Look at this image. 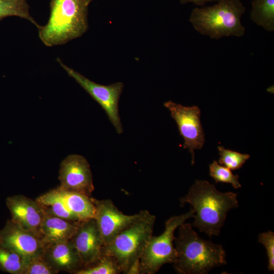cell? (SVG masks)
Instances as JSON below:
<instances>
[{
    "instance_id": "cell-1",
    "label": "cell",
    "mask_w": 274,
    "mask_h": 274,
    "mask_svg": "<svg viewBox=\"0 0 274 274\" xmlns=\"http://www.w3.org/2000/svg\"><path fill=\"white\" fill-rule=\"evenodd\" d=\"M180 206L189 203L194 211L192 225L210 237L220 234L228 211L238 207L237 194L221 192L206 180H197L188 193L180 198Z\"/></svg>"
},
{
    "instance_id": "cell-2",
    "label": "cell",
    "mask_w": 274,
    "mask_h": 274,
    "mask_svg": "<svg viewBox=\"0 0 274 274\" xmlns=\"http://www.w3.org/2000/svg\"><path fill=\"white\" fill-rule=\"evenodd\" d=\"M174 241L177 253L174 267L179 273L207 274L227 263L222 246L200 238L190 223L179 226V235Z\"/></svg>"
},
{
    "instance_id": "cell-3",
    "label": "cell",
    "mask_w": 274,
    "mask_h": 274,
    "mask_svg": "<svg viewBox=\"0 0 274 274\" xmlns=\"http://www.w3.org/2000/svg\"><path fill=\"white\" fill-rule=\"evenodd\" d=\"M155 219L148 211H141L134 221L104 246L102 255L112 257L123 273H139L140 259L152 235Z\"/></svg>"
},
{
    "instance_id": "cell-4",
    "label": "cell",
    "mask_w": 274,
    "mask_h": 274,
    "mask_svg": "<svg viewBox=\"0 0 274 274\" xmlns=\"http://www.w3.org/2000/svg\"><path fill=\"white\" fill-rule=\"evenodd\" d=\"M88 6L86 0H51L48 21L38 27L43 44L61 45L83 35L88 27Z\"/></svg>"
},
{
    "instance_id": "cell-5",
    "label": "cell",
    "mask_w": 274,
    "mask_h": 274,
    "mask_svg": "<svg viewBox=\"0 0 274 274\" xmlns=\"http://www.w3.org/2000/svg\"><path fill=\"white\" fill-rule=\"evenodd\" d=\"M210 7L195 8L190 22L202 35L213 39L223 37H240L245 33L241 18L245 8L241 0H219Z\"/></svg>"
},
{
    "instance_id": "cell-6",
    "label": "cell",
    "mask_w": 274,
    "mask_h": 274,
    "mask_svg": "<svg viewBox=\"0 0 274 274\" xmlns=\"http://www.w3.org/2000/svg\"><path fill=\"white\" fill-rule=\"evenodd\" d=\"M194 211L191 210L166 220L165 229L159 236L150 237L139 261V273L154 274L165 264L174 263L176 259V250L173 245L174 232L185 221L194 217Z\"/></svg>"
},
{
    "instance_id": "cell-7",
    "label": "cell",
    "mask_w": 274,
    "mask_h": 274,
    "mask_svg": "<svg viewBox=\"0 0 274 274\" xmlns=\"http://www.w3.org/2000/svg\"><path fill=\"white\" fill-rule=\"evenodd\" d=\"M60 66L73 78L105 111L117 132L121 134L123 128L119 114L118 102L123 84L117 82L103 85L90 80L80 73L64 64L59 58Z\"/></svg>"
},
{
    "instance_id": "cell-8",
    "label": "cell",
    "mask_w": 274,
    "mask_h": 274,
    "mask_svg": "<svg viewBox=\"0 0 274 274\" xmlns=\"http://www.w3.org/2000/svg\"><path fill=\"white\" fill-rule=\"evenodd\" d=\"M176 121L180 135L184 140L183 148L188 149L192 155L191 164L195 161L194 151L201 149L205 135L200 122V110L196 106L186 107L172 100L164 103Z\"/></svg>"
},
{
    "instance_id": "cell-9",
    "label": "cell",
    "mask_w": 274,
    "mask_h": 274,
    "mask_svg": "<svg viewBox=\"0 0 274 274\" xmlns=\"http://www.w3.org/2000/svg\"><path fill=\"white\" fill-rule=\"evenodd\" d=\"M60 182L58 189L75 192L90 197L94 190L90 165L83 156L71 154L61 162L59 171Z\"/></svg>"
},
{
    "instance_id": "cell-10",
    "label": "cell",
    "mask_w": 274,
    "mask_h": 274,
    "mask_svg": "<svg viewBox=\"0 0 274 274\" xmlns=\"http://www.w3.org/2000/svg\"><path fill=\"white\" fill-rule=\"evenodd\" d=\"M95 208L94 219L100 232L104 246L111 242L120 231L138 216L124 214L111 199L98 200L91 197Z\"/></svg>"
},
{
    "instance_id": "cell-11",
    "label": "cell",
    "mask_w": 274,
    "mask_h": 274,
    "mask_svg": "<svg viewBox=\"0 0 274 274\" xmlns=\"http://www.w3.org/2000/svg\"><path fill=\"white\" fill-rule=\"evenodd\" d=\"M84 267L97 261L102 255V238L94 218L80 221L71 239Z\"/></svg>"
},
{
    "instance_id": "cell-12",
    "label": "cell",
    "mask_w": 274,
    "mask_h": 274,
    "mask_svg": "<svg viewBox=\"0 0 274 274\" xmlns=\"http://www.w3.org/2000/svg\"><path fill=\"white\" fill-rule=\"evenodd\" d=\"M0 245L26 259L43 255L45 245L38 237L8 220L0 230Z\"/></svg>"
},
{
    "instance_id": "cell-13",
    "label": "cell",
    "mask_w": 274,
    "mask_h": 274,
    "mask_svg": "<svg viewBox=\"0 0 274 274\" xmlns=\"http://www.w3.org/2000/svg\"><path fill=\"white\" fill-rule=\"evenodd\" d=\"M6 202L11 214V220L41 239L44 212L40 204L22 195L9 196Z\"/></svg>"
},
{
    "instance_id": "cell-14",
    "label": "cell",
    "mask_w": 274,
    "mask_h": 274,
    "mask_svg": "<svg viewBox=\"0 0 274 274\" xmlns=\"http://www.w3.org/2000/svg\"><path fill=\"white\" fill-rule=\"evenodd\" d=\"M43 256L46 262L58 272L65 271L76 273L84 268L72 239L45 245Z\"/></svg>"
},
{
    "instance_id": "cell-15",
    "label": "cell",
    "mask_w": 274,
    "mask_h": 274,
    "mask_svg": "<svg viewBox=\"0 0 274 274\" xmlns=\"http://www.w3.org/2000/svg\"><path fill=\"white\" fill-rule=\"evenodd\" d=\"M79 221H69L44 213L41 227V239L44 245L71 240L77 229Z\"/></svg>"
},
{
    "instance_id": "cell-16",
    "label": "cell",
    "mask_w": 274,
    "mask_h": 274,
    "mask_svg": "<svg viewBox=\"0 0 274 274\" xmlns=\"http://www.w3.org/2000/svg\"><path fill=\"white\" fill-rule=\"evenodd\" d=\"M47 192L61 201L80 221L95 218V208L91 197L81 193L60 190L58 188Z\"/></svg>"
},
{
    "instance_id": "cell-17",
    "label": "cell",
    "mask_w": 274,
    "mask_h": 274,
    "mask_svg": "<svg viewBox=\"0 0 274 274\" xmlns=\"http://www.w3.org/2000/svg\"><path fill=\"white\" fill-rule=\"evenodd\" d=\"M251 20L268 31H274V0H253Z\"/></svg>"
},
{
    "instance_id": "cell-18",
    "label": "cell",
    "mask_w": 274,
    "mask_h": 274,
    "mask_svg": "<svg viewBox=\"0 0 274 274\" xmlns=\"http://www.w3.org/2000/svg\"><path fill=\"white\" fill-rule=\"evenodd\" d=\"M36 200L40 204L44 213L72 221H79L60 200L50 195L48 192L39 196Z\"/></svg>"
},
{
    "instance_id": "cell-19",
    "label": "cell",
    "mask_w": 274,
    "mask_h": 274,
    "mask_svg": "<svg viewBox=\"0 0 274 274\" xmlns=\"http://www.w3.org/2000/svg\"><path fill=\"white\" fill-rule=\"evenodd\" d=\"M10 16L25 19L37 28L40 25L30 15L26 0H0V21Z\"/></svg>"
},
{
    "instance_id": "cell-20",
    "label": "cell",
    "mask_w": 274,
    "mask_h": 274,
    "mask_svg": "<svg viewBox=\"0 0 274 274\" xmlns=\"http://www.w3.org/2000/svg\"><path fill=\"white\" fill-rule=\"evenodd\" d=\"M25 258L0 245V270L12 274H24Z\"/></svg>"
},
{
    "instance_id": "cell-21",
    "label": "cell",
    "mask_w": 274,
    "mask_h": 274,
    "mask_svg": "<svg viewBox=\"0 0 274 274\" xmlns=\"http://www.w3.org/2000/svg\"><path fill=\"white\" fill-rule=\"evenodd\" d=\"M122 272L120 267L111 256L102 255L93 264L84 267L75 274H118Z\"/></svg>"
},
{
    "instance_id": "cell-22",
    "label": "cell",
    "mask_w": 274,
    "mask_h": 274,
    "mask_svg": "<svg viewBox=\"0 0 274 274\" xmlns=\"http://www.w3.org/2000/svg\"><path fill=\"white\" fill-rule=\"evenodd\" d=\"M218 149L220 156L219 163L230 170L241 168L250 157L249 154L226 149L222 146H218Z\"/></svg>"
},
{
    "instance_id": "cell-23",
    "label": "cell",
    "mask_w": 274,
    "mask_h": 274,
    "mask_svg": "<svg viewBox=\"0 0 274 274\" xmlns=\"http://www.w3.org/2000/svg\"><path fill=\"white\" fill-rule=\"evenodd\" d=\"M209 168L210 175L215 181L216 183H229L235 189L241 187L238 181L239 176L233 175L230 169L220 165L216 161H214L210 164Z\"/></svg>"
},
{
    "instance_id": "cell-24",
    "label": "cell",
    "mask_w": 274,
    "mask_h": 274,
    "mask_svg": "<svg viewBox=\"0 0 274 274\" xmlns=\"http://www.w3.org/2000/svg\"><path fill=\"white\" fill-rule=\"evenodd\" d=\"M54 270L45 260L43 255L26 259L24 274H56Z\"/></svg>"
},
{
    "instance_id": "cell-25",
    "label": "cell",
    "mask_w": 274,
    "mask_h": 274,
    "mask_svg": "<svg viewBox=\"0 0 274 274\" xmlns=\"http://www.w3.org/2000/svg\"><path fill=\"white\" fill-rule=\"evenodd\" d=\"M258 242L265 248L268 257V270H274V233L271 231L261 233L258 236Z\"/></svg>"
},
{
    "instance_id": "cell-26",
    "label": "cell",
    "mask_w": 274,
    "mask_h": 274,
    "mask_svg": "<svg viewBox=\"0 0 274 274\" xmlns=\"http://www.w3.org/2000/svg\"><path fill=\"white\" fill-rule=\"evenodd\" d=\"M183 4L188 3H193L198 6H202L205 5L207 3L212 2L214 1H218L219 0H180Z\"/></svg>"
},
{
    "instance_id": "cell-27",
    "label": "cell",
    "mask_w": 274,
    "mask_h": 274,
    "mask_svg": "<svg viewBox=\"0 0 274 274\" xmlns=\"http://www.w3.org/2000/svg\"><path fill=\"white\" fill-rule=\"evenodd\" d=\"M88 5H89L92 0H86Z\"/></svg>"
}]
</instances>
